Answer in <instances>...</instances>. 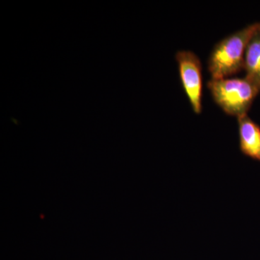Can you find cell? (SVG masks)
<instances>
[{
  "mask_svg": "<svg viewBox=\"0 0 260 260\" xmlns=\"http://www.w3.org/2000/svg\"><path fill=\"white\" fill-rule=\"evenodd\" d=\"M214 102L228 115H246L260 92L254 82L244 78L212 79L208 83Z\"/></svg>",
  "mask_w": 260,
  "mask_h": 260,
  "instance_id": "7a4b0ae2",
  "label": "cell"
},
{
  "mask_svg": "<svg viewBox=\"0 0 260 260\" xmlns=\"http://www.w3.org/2000/svg\"><path fill=\"white\" fill-rule=\"evenodd\" d=\"M179 76L183 88L189 99L193 112L201 114L203 105V73L201 61L191 51H179L176 54Z\"/></svg>",
  "mask_w": 260,
  "mask_h": 260,
  "instance_id": "3957f363",
  "label": "cell"
},
{
  "mask_svg": "<svg viewBox=\"0 0 260 260\" xmlns=\"http://www.w3.org/2000/svg\"><path fill=\"white\" fill-rule=\"evenodd\" d=\"M237 119L241 152L243 155L260 162V126L247 114Z\"/></svg>",
  "mask_w": 260,
  "mask_h": 260,
  "instance_id": "277c9868",
  "label": "cell"
},
{
  "mask_svg": "<svg viewBox=\"0 0 260 260\" xmlns=\"http://www.w3.org/2000/svg\"><path fill=\"white\" fill-rule=\"evenodd\" d=\"M244 69L246 78L254 82L260 88V27L256 29L246 47Z\"/></svg>",
  "mask_w": 260,
  "mask_h": 260,
  "instance_id": "5b68a950",
  "label": "cell"
},
{
  "mask_svg": "<svg viewBox=\"0 0 260 260\" xmlns=\"http://www.w3.org/2000/svg\"><path fill=\"white\" fill-rule=\"evenodd\" d=\"M259 27H260V23H259Z\"/></svg>",
  "mask_w": 260,
  "mask_h": 260,
  "instance_id": "8992f818",
  "label": "cell"
},
{
  "mask_svg": "<svg viewBox=\"0 0 260 260\" xmlns=\"http://www.w3.org/2000/svg\"><path fill=\"white\" fill-rule=\"evenodd\" d=\"M257 27L258 23L251 24L215 44L208 59L212 79L228 78L244 69L246 47Z\"/></svg>",
  "mask_w": 260,
  "mask_h": 260,
  "instance_id": "6da1fadb",
  "label": "cell"
}]
</instances>
